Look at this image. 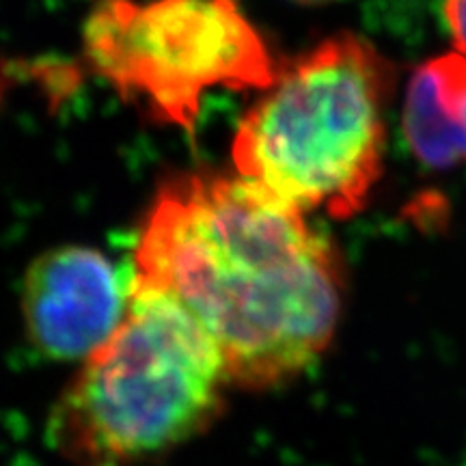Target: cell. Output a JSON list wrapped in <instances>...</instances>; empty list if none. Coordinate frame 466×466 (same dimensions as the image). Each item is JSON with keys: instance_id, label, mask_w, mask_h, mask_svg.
<instances>
[{"instance_id": "6da1fadb", "label": "cell", "mask_w": 466, "mask_h": 466, "mask_svg": "<svg viewBox=\"0 0 466 466\" xmlns=\"http://www.w3.org/2000/svg\"><path fill=\"white\" fill-rule=\"evenodd\" d=\"M132 283L173 296L242 391L283 389L316 365L346 294L339 253L300 209L220 173L160 186L138 233Z\"/></svg>"}, {"instance_id": "7a4b0ae2", "label": "cell", "mask_w": 466, "mask_h": 466, "mask_svg": "<svg viewBox=\"0 0 466 466\" xmlns=\"http://www.w3.org/2000/svg\"><path fill=\"white\" fill-rule=\"evenodd\" d=\"M229 387L201 324L173 296L132 283L124 322L58 393L46 436L74 466H137L206 434Z\"/></svg>"}, {"instance_id": "3957f363", "label": "cell", "mask_w": 466, "mask_h": 466, "mask_svg": "<svg viewBox=\"0 0 466 466\" xmlns=\"http://www.w3.org/2000/svg\"><path fill=\"white\" fill-rule=\"evenodd\" d=\"M393 66L339 33L279 67L233 138L238 175L307 212L350 218L382 173Z\"/></svg>"}, {"instance_id": "277c9868", "label": "cell", "mask_w": 466, "mask_h": 466, "mask_svg": "<svg viewBox=\"0 0 466 466\" xmlns=\"http://www.w3.org/2000/svg\"><path fill=\"white\" fill-rule=\"evenodd\" d=\"M85 52L126 100L184 130L209 89H268L279 74L233 0H102L86 17Z\"/></svg>"}, {"instance_id": "5b68a950", "label": "cell", "mask_w": 466, "mask_h": 466, "mask_svg": "<svg viewBox=\"0 0 466 466\" xmlns=\"http://www.w3.org/2000/svg\"><path fill=\"white\" fill-rule=\"evenodd\" d=\"M126 277L100 250L58 247L28 266L20 309L31 346L52 360H85L110 339L130 307Z\"/></svg>"}, {"instance_id": "8992f818", "label": "cell", "mask_w": 466, "mask_h": 466, "mask_svg": "<svg viewBox=\"0 0 466 466\" xmlns=\"http://www.w3.org/2000/svg\"><path fill=\"white\" fill-rule=\"evenodd\" d=\"M404 137L423 165L450 168L466 162V56L430 58L412 74Z\"/></svg>"}, {"instance_id": "52a82bcc", "label": "cell", "mask_w": 466, "mask_h": 466, "mask_svg": "<svg viewBox=\"0 0 466 466\" xmlns=\"http://www.w3.org/2000/svg\"><path fill=\"white\" fill-rule=\"evenodd\" d=\"M442 14H445L453 44H456L460 55L466 56V0H445Z\"/></svg>"}, {"instance_id": "ba28073f", "label": "cell", "mask_w": 466, "mask_h": 466, "mask_svg": "<svg viewBox=\"0 0 466 466\" xmlns=\"http://www.w3.org/2000/svg\"><path fill=\"white\" fill-rule=\"evenodd\" d=\"M296 3H307V5H319V3H330V0H296Z\"/></svg>"}]
</instances>
